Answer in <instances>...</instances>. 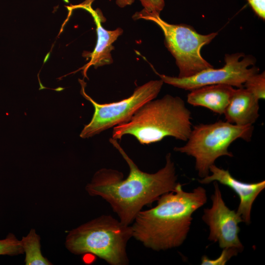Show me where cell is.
Returning <instances> with one entry per match:
<instances>
[{"mask_svg":"<svg viewBox=\"0 0 265 265\" xmlns=\"http://www.w3.org/2000/svg\"><path fill=\"white\" fill-rule=\"evenodd\" d=\"M132 18L151 21L160 28L164 36L165 46L175 58L179 68L178 77H189L213 67L202 57L201 50L203 46L212 42L217 32L201 34L191 26L168 23L161 19L159 15L143 9L135 13Z\"/></svg>","mask_w":265,"mask_h":265,"instance_id":"6","label":"cell"},{"mask_svg":"<svg viewBox=\"0 0 265 265\" xmlns=\"http://www.w3.org/2000/svg\"><path fill=\"white\" fill-rule=\"evenodd\" d=\"M240 250L236 248L229 247L222 249L221 254L214 259H210L206 255L201 258V265H225L232 257L237 256Z\"/></svg>","mask_w":265,"mask_h":265,"instance_id":"17","label":"cell"},{"mask_svg":"<svg viewBox=\"0 0 265 265\" xmlns=\"http://www.w3.org/2000/svg\"><path fill=\"white\" fill-rule=\"evenodd\" d=\"M214 192L211 196L212 206L203 210L202 220L209 226L208 239L217 242L220 248L234 247L242 252L244 247L238 237L239 223L241 217L230 209L223 199L218 183L214 182Z\"/></svg>","mask_w":265,"mask_h":265,"instance_id":"9","label":"cell"},{"mask_svg":"<svg viewBox=\"0 0 265 265\" xmlns=\"http://www.w3.org/2000/svg\"><path fill=\"white\" fill-rule=\"evenodd\" d=\"M244 88L259 100L265 98V73H256L250 76L244 83Z\"/></svg>","mask_w":265,"mask_h":265,"instance_id":"15","label":"cell"},{"mask_svg":"<svg viewBox=\"0 0 265 265\" xmlns=\"http://www.w3.org/2000/svg\"><path fill=\"white\" fill-rule=\"evenodd\" d=\"M145 11L155 14L159 15L164 7V0H138Z\"/></svg>","mask_w":265,"mask_h":265,"instance_id":"18","label":"cell"},{"mask_svg":"<svg viewBox=\"0 0 265 265\" xmlns=\"http://www.w3.org/2000/svg\"><path fill=\"white\" fill-rule=\"evenodd\" d=\"M79 80L81 85V94L94 108L90 122L84 126L80 133V136L82 138L94 136L128 122L143 105L158 96L163 83L161 79L150 80L135 88L132 94L127 98L115 102L99 104L85 92L86 83L83 80Z\"/></svg>","mask_w":265,"mask_h":265,"instance_id":"7","label":"cell"},{"mask_svg":"<svg viewBox=\"0 0 265 265\" xmlns=\"http://www.w3.org/2000/svg\"><path fill=\"white\" fill-rule=\"evenodd\" d=\"M211 174L201 178L198 181L202 184H208L212 182H219L232 189L238 195L239 203L236 211L247 225L251 223V212L253 204L259 194L265 188V181L248 183L235 178L228 170L219 168L215 164L210 167Z\"/></svg>","mask_w":265,"mask_h":265,"instance_id":"10","label":"cell"},{"mask_svg":"<svg viewBox=\"0 0 265 265\" xmlns=\"http://www.w3.org/2000/svg\"><path fill=\"white\" fill-rule=\"evenodd\" d=\"M25 254L26 265H52L53 264L44 257L41 251V238L34 228L20 239Z\"/></svg>","mask_w":265,"mask_h":265,"instance_id":"14","label":"cell"},{"mask_svg":"<svg viewBox=\"0 0 265 265\" xmlns=\"http://www.w3.org/2000/svg\"><path fill=\"white\" fill-rule=\"evenodd\" d=\"M132 237L131 225L102 215L70 230L64 245L76 255L89 253L110 265H127V245Z\"/></svg>","mask_w":265,"mask_h":265,"instance_id":"4","label":"cell"},{"mask_svg":"<svg viewBox=\"0 0 265 265\" xmlns=\"http://www.w3.org/2000/svg\"><path fill=\"white\" fill-rule=\"evenodd\" d=\"M191 112L178 96L167 94L143 105L127 122L113 127L112 138L134 136L142 145L173 137L186 141L192 130Z\"/></svg>","mask_w":265,"mask_h":265,"instance_id":"3","label":"cell"},{"mask_svg":"<svg viewBox=\"0 0 265 265\" xmlns=\"http://www.w3.org/2000/svg\"><path fill=\"white\" fill-rule=\"evenodd\" d=\"M157 201L155 207L136 215L131 225L132 237L156 251L178 247L188 236L193 214L207 203L206 190L199 186L186 191L179 183L174 191Z\"/></svg>","mask_w":265,"mask_h":265,"instance_id":"2","label":"cell"},{"mask_svg":"<svg viewBox=\"0 0 265 265\" xmlns=\"http://www.w3.org/2000/svg\"><path fill=\"white\" fill-rule=\"evenodd\" d=\"M224 60L225 64L222 68H208L189 77L179 78L157 74L163 83L190 91L218 84L240 88L250 76L259 72V69L254 66L255 58L251 55L245 56L239 53L227 54Z\"/></svg>","mask_w":265,"mask_h":265,"instance_id":"8","label":"cell"},{"mask_svg":"<svg viewBox=\"0 0 265 265\" xmlns=\"http://www.w3.org/2000/svg\"><path fill=\"white\" fill-rule=\"evenodd\" d=\"M135 0H116V4L121 8L131 5Z\"/></svg>","mask_w":265,"mask_h":265,"instance_id":"20","label":"cell"},{"mask_svg":"<svg viewBox=\"0 0 265 265\" xmlns=\"http://www.w3.org/2000/svg\"><path fill=\"white\" fill-rule=\"evenodd\" d=\"M253 130V125L238 126L222 120L200 124L193 127L186 144L174 150L193 157L198 176L203 178L210 174V166L218 158L233 157L228 149L234 141H251Z\"/></svg>","mask_w":265,"mask_h":265,"instance_id":"5","label":"cell"},{"mask_svg":"<svg viewBox=\"0 0 265 265\" xmlns=\"http://www.w3.org/2000/svg\"><path fill=\"white\" fill-rule=\"evenodd\" d=\"M126 161L130 169L124 179L122 172L102 168L94 174L85 189L91 196L102 198L110 205L124 224H132L143 208L152 204L163 194L173 191L178 184L171 155L165 157L164 167L154 173L143 172L138 167L120 145L117 140L109 139Z\"/></svg>","mask_w":265,"mask_h":265,"instance_id":"1","label":"cell"},{"mask_svg":"<svg viewBox=\"0 0 265 265\" xmlns=\"http://www.w3.org/2000/svg\"><path fill=\"white\" fill-rule=\"evenodd\" d=\"M94 0H85L83 3L75 6V8H81L86 10L92 16L96 26L97 40L96 46L92 52L86 56L89 61L83 67V74L86 77V72L91 66L96 69L99 67L110 64L113 62L111 52L114 49L113 43L120 36L123 30L118 27L113 30L104 28L102 23L106 21L102 12L99 9L94 10L91 7Z\"/></svg>","mask_w":265,"mask_h":265,"instance_id":"11","label":"cell"},{"mask_svg":"<svg viewBox=\"0 0 265 265\" xmlns=\"http://www.w3.org/2000/svg\"><path fill=\"white\" fill-rule=\"evenodd\" d=\"M259 101L244 87L235 89L223 113L226 121L238 126L253 125L259 117Z\"/></svg>","mask_w":265,"mask_h":265,"instance_id":"12","label":"cell"},{"mask_svg":"<svg viewBox=\"0 0 265 265\" xmlns=\"http://www.w3.org/2000/svg\"><path fill=\"white\" fill-rule=\"evenodd\" d=\"M235 90L233 86L227 84L206 85L190 90L187 102L192 106L204 107L215 113L223 114Z\"/></svg>","mask_w":265,"mask_h":265,"instance_id":"13","label":"cell"},{"mask_svg":"<svg viewBox=\"0 0 265 265\" xmlns=\"http://www.w3.org/2000/svg\"><path fill=\"white\" fill-rule=\"evenodd\" d=\"M21 254H24L21 241L14 234L9 233L4 238L0 239V256H14Z\"/></svg>","mask_w":265,"mask_h":265,"instance_id":"16","label":"cell"},{"mask_svg":"<svg viewBox=\"0 0 265 265\" xmlns=\"http://www.w3.org/2000/svg\"><path fill=\"white\" fill-rule=\"evenodd\" d=\"M255 13L261 19H265V0H248Z\"/></svg>","mask_w":265,"mask_h":265,"instance_id":"19","label":"cell"}]
</instances>
